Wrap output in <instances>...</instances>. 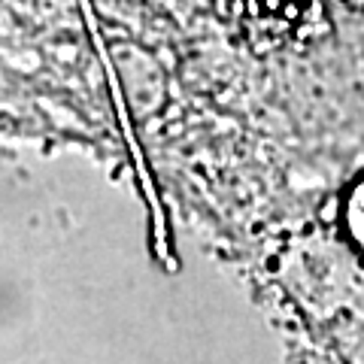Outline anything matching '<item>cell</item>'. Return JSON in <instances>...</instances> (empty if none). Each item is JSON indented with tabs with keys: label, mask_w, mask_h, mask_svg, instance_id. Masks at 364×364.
<instances>
[{
	"label": "cell",
	"mask_w": 364,
	"mask_h": 364,
	"mask_svg": "<svg viewBox=\"0 0 364 364\" xmlns=\"http://www.w3.org/2000/svg\"><path fill=\"white\" fill-rule=\"evenodd\" d=\"M343 215H346V231L352 237V243L364 249V179H358L355 186H352Z\"/></svg>",
	"instance_id": "obj_1"
},
{
	"label": "cell",
	"mask_w": 364,
	"mask_h": 364,
	"mask_svg": "<svg viewBox=\"0 0 364 364\" xmlns=\"http://www.w3.org/2000/svg\"><path fill=\"white\" fill-rule=\"evenodd\" d=\"M349 6H355V9H364V0H346Z\"/></svg>",
	"instance_id": "obj_2"
}]
</instances>
